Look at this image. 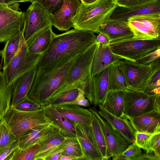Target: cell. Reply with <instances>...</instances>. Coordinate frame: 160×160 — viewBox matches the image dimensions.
<instances>
[{"label": "cell", "mask_w": 160, "mask_h": 160, "mask_svg": "<svg viewBox=\"0 0 160 160\" xmlns=\"http://www.w3.org/2000/svg\"><path fill=\"white\" fill-rule=\"evenodd\" d=\"M121 64L125 74L128 89L142 90L155 71L160 68V59L149 64H143L127 60Z\"/></svg>", "instance_id": "10"}, {"label": "cell", "mask_w": 160, "mask_h": 160, "mask_svg": "<svg viewBox=\"0 0 160 160\" xmlns=\"http://www.w3.org/2000/svg\"><path fill=\"white\" fill-rule=\"evenodd\" d=\"M63 150V149L59 145L48 154L45 160H58Z\"/></svg>", "instance_id": "46"}, {"label": "cell", "mask_w": 160, "mask_h": 160, "mask_svg": "<svg viewBox=\"0 0 160 160\" xmlns=\"http://www.w3.org/2000/svg\"><path fill=\"white\" fill-rule=\"evenodd\" d=\"M98 0H80L81 3L85 5H88L92 4Z\"/></svg>", "instance_id": "51"}, {"label": "cell", "mask_w": 160, "mask_h": 160, "mask_svg": "<svg viewBox=\"0 0 160 160\" xmlns=\"http://www.w3.org/2000/svg\"><path fill=\"white\" fill-rule=\"evenodd\" d=\"M63 0H32L31 2L37 3L44 8L52 15L61 7Z\"/></svg>", "instance_id": "40"}, {"label": "cell", "mask_w": 160, "mask_h": 160, "mask_svg": "<svg viewBox=\"0 0 160 160\" xmlns=\"http://www.w3.org/2000/svg\"><path fill=\"white\" fill-rule=\"evenodd\" d=\"M98 112L112 128L131 145L135 142L136 131L129 121L124 117H119L108 112L99 104Z\"/></svg>", "instance_id": "16"}, {"label": "cell", "mask_w": 160, "mask_h": 160, "mask_svg": "<svg viewBox=\"0 0 160 160\" xmlns=\"http://www.w3.org/2000/svg\"><path fill=\"white\" fill-rule=\"evenodd\" d=\"M141 148L135 142L130 145L120 155L112 158L114 160H136L142 153Z\"/></svg>", "instance_id": "38"}, {"label": "cell", "mask_w": 160, "mask_h": 160, "mask_svg": "<svg viewBox=\"0 0 160 160\" xmlns=\"http://www.w3.org/2000/svg\"><path fill=\"white\" fill-rule=\"evenodd\" d=\"M9 2L6 0H0V3Z\"/></svg>", "instance_id": "53"}, {"label": "cell", "mask_w": 160, "mask_h": 160, "mask_svg": "<svg viewBox=\"0 0 160 160\" xmlns=\"http://www.w3.org/2000/svg\"><path fill=\"white\" fill-rule=\"evenodd\" d=\"M0 63V121L11 106L13 91L12 85L7 82L2 72V61Z\"/></svg>", "instance_id": "31"}, {"label": "cell", "mask_w": 160, "mask_h": 160, "mask_svg": "<svg viewBox=\"0 0 160 160\" xmlns=\"http://www.w3.org/2000/svg\"><path fill=\"white\" fill-rule=\"evenodd\" d=\"M147 152H153L160 158V132L153 134L151 137L147 146Z\"/></svg>", "instance_id": "41"}, {"label": "cell", "mask_w": 160, "mask_h": 160, "mask_svg": "<svg viewBox=\"0 0 160 160\" xmlns=\"http://www.w3.org/2000/svg\"><path fill=\"white\" fill-rule=\"evenodd\" d=\"M59 145L63 150L61 155L73 156L77 157L78 160L81 159L82 151L77 137L66 138Z\"/></svg>", "instance_id": "34"}, {"label": "cell", "mask_w": 160, "mask_h": 160, "mask_svg": "<svg viewBox=\"0 0 160 160\" xmlns=\"http://www.w3.org/2000/svg\"><path fill=\"white\" fill-rule=\"evenodd\" d=\"M117 6L115 0H98L88 5L81 3L72 19L74 29L99 33L100 26L110 19Z\"/></svg>", "instance_id": "4"}, {"label": "cell", "mask_w": 160, "mask_h": 160, "mask_svg": "<svg viewBox=\"0 0 160 160\" xmlns=\"http://www.w3.org/2000/svg\"><path fill=\"white\" fill-rule=\"evenodd\" d=\"M121 60V59L112 52L109 44L103 45L98 42L92 63V77Z\"/></svg>", "instance_id": "20"}, {"label": "cell", "mask_w": 160, "mask_h": 160, "mask_svg": "<svg viewBox=\"0 0 160 160\" xmlns=\"http://www.w3.org/2000/svg\"><path fill=\"white\" fill-rule=\"evenodd\" d=\"M96 41L99 43L103 45H108L110 43L108 38L102 34L99 33L96 36Z\"/></svg>", "instance_id": "49"}, {"label": "cell", "mask_w": 160, "mask_h": 160, "mask_svg": "<svg viewBox=\"0 0 160 160\" xmlns=\"http://www.w3.org/2000/svg\"><path fill=\"white\" fill-rule=\"evenodd\" d=\"M89 109L96 116L101 123L105 137L110 158L120 155L130 144L98 114L95 106Z\"/></svg>", "instance_id": "14"}, {"label": "cell", "mask_w": 160, "mask_h": 160, "mask_svg": "<svg viewBox=\"0 0 160 160\" xmlns=\"http://www.w3.org/2000/svg\"><path fill=\"white\" fill-rule=\"evenodd\" d=\"M96 38L91 31L75 29L59 34L54 33L36 68L54 66L69 61L85 51Z\"/></svg>", "instance_id": "1"}, {"label": "cell", "mask_w": 160, "mask_h": 160, "mask_svg": "<svg viewBox=\"0 0 160 160\" xmlns=\"http://www.w3.org/2000/svg\"><path fill=\"white\" fill-rule=\"evenodd\" d=\"M112 52L121 59L133 62L160 48V38L142 39L132 37L110 42Z\"/></svg>", "instance_id": "6"}, {"label": "cell", "mask_w": 160, "mask_h": 160, "mask_svg": "<svg viewBox=\"0 0 160 160\" xmlns=\"http://www.w3.org/2000/svg\"><path fill=\"white\" fill-rule=\"evenodd\" d=\"M58 104H73L84 107H89L90 105L89 101L85 97L83 91L80 89H79L78 93L74 99L70 102H63Z\"/></svg>", "instance_id": "44"}, {"label": "cell", "mask_w": 160, "mask_h": 160, "mask_svg": "<svg viewBox=\"0 0 160 160\" xmlns=\"http://www.w3.org/2000/svg\"><path fill=\"white\" fill-rule=\"evenodd\" d=\"M65 138L53 124L48 132L39 142L41 147L35 160H45L48 154L59 145Z\"/></svg>", "instance_id": "22"}, {"label": "cell", "mask_w": 160, "mask_h": 160, "mask_svg": "<svg viewBox=\"0 0 160 160\" xmlns=\"http://www.w3.org/2000/svg\"><path fill=\"white\" fill-rule=\"evenodd\" d=\"M109 67L92 77L93 101L94 106L102 104L108 91Z\"/></svg>", "instance_id": "26"}, {"label": "cell", "mask_w": 160, "mask_h": 160, "mask_svg": "<svg viewBox=\"0 0 160 160\" xmlns=\"http://www.w3.org/2000/svg\"><path fill=\"white\" fill-rule=\"evenodd\" d=\"M8 2H31L32 0H6Z\"/></svg>", "instance_id": "52"}, {"label": "cell", "mask_w": 160, "mask_h": 160, "mask_svg": "<svg viewBox=\"0 0 160 160\" xmlns=\"http://www.w3.org/2000/svg\"><path fill=\"white\" fill-rule=\"evenodd\" d=\"M44 109L47 117L66 138L77 137L73 122L57 111L53 105H49L46 106Z\"/></svg>", "instance_id": "24"}, {"label": "cell", "mask_w": 160, "mask_h": 160, "mask_svg": "<svg viewBox=\"0 0 160 160\" xmlns=\"http://www.w3.org/2000/svg\"><path fill=\"white\" fill-rule=\"evenodd\" d=\"M98 42L96 40L79 55L63 85L52 95L68 90H82L91 104L93 101V87L91 68Z\"/></svg>", "instance_id": "3"}, {"label": "cell", "mask_w": 160, "mask_h": 160, "mask_svg": "<svg viewBox=\"0 0 160 160\" xmlns=\"http://www.w3.org/2000/svg\"><path fill=\"white\" fill-rule=\"evenodd\" d=\"M18 146V139L9 145L0 155V160H6L7 158Z\"/></svg>", "instance_id": "47"}, {"label": "cell", "mask_w": 160, "mask_h": 160, "mask_svg": "<svg viewBox=\"0 0 160 160\" xmlns=\"http://www.w3.org/2000/svg\"><path fill=\"white\" fill-rule=\"evenodd\" d=\"M121 61L109 67L108 91L125 90L128 89L127 80L121 66Z\"/></svg>", "instance_id": "30"}, {"label": "cell", "mask_w": 160, "mask_h": 160, "mask_svg": "<svg viewBox=\"0 0 160 160\" xmlns=\"http://www.w3.org/2000/svg\"><path fill=\"white\" fill-rule=\"evenodd\" d=\"M78 92L79 89H73L52 95L49 99V105H54L72 101L76 97Z\"/></svg>", "instance_id": "37"}, {"label": "cell", "mask_w": 160, "mask_h": 160, "mask_svg": "<svg viewBox=\"0 0 160 160\" xmlns=\"http://www.w3.org/2000/svg\"><path fill=\"white\" fill-rule=\"evenodd\" d=\"M154 110L160 112V95H149L142 90H125L123 117L133 118Z\"/></svg>", "instance_id": "7"}, {"label": "cell", "mask_w": 160, "mask_h": 160, "mask_svg": "<svg viewBox=\"0 0 160 160\" xmlns=\"http://www.w3.org/2000/svg\"><path fill=\"white\" fill-rule=\"evenodd\" d=\"M81 4L80 0H63L61 8L50 15L52 26L61 31H67L73 28L72 19L77 14Z\"/></svg>", "instance_id": "15"}, {"label": "cell", "mask_w": 160, "mask_h": 160, "mask_svg": "<svg viewBox=\"0 0 160 160\" xmlns=\"http://www.w3.org/2000/svg\"><path fill=\"white\" fill-rule=\"evenodd\" d=\"M152 135L149 133L136 132L135 134V142L138 146L146 152L147 151L148 144L151 137Z\"/></svg>", "instance_id": "43"}, {"label": "cell", "mask_w": 160, "mask_h": 160, "mask_svg": "<svg viewBox=\"0 0 160 160\" xmlns=\"http://www.w3.org/2000/svg\"><path fill=\"white\" fill-rule=\"evenodd\" d=\"M1 55V51H0V55Z\"/></svg>", "instance_id": "54"}, {"label": "cell", "mask_w": 160, "mask_h": 160, "mask_svg": "<svg viewBox=\"0 0 160 160\" xmlns=\"http://www.w3.org/2000/svg\"><path fill=\"white\" fill-rule=\"evenodd\" d=\"M25 42L22 30L5 42L4 48L1 51L2 69L8 65Z\"/></svg>", "instance_id": "29"}, {"label": "cell", "mask_w": 160, "mask_h": 160, "mask_svg": "<svg viewBox=\"0 0 160 160\" xmlns=\"http://www.w3.org/2000/svg\"><path fill=\"white\" fill-rule=\"evenodd\" d=\"M98 30L110 42L133 36L127 20L109 19L100 26Z\"/></svg>", "instance_id": "17"}, {"label": "cell", "mask_w": 160, "mask_h": 160, "mask_svg": "<svg viewBox=\"0 0 160 160\" xmlns=\"http://www.w3.org/2000/svg\"><path fill=\"white\" fill-rule=\"evenodd\" d=\"M142 90L151 95H160V68L151 77Z\"/></svg>", "instance_id": "36"}, {"label": "cell", "mask_w": 160, "mask_h": 160, "mask_svg": "<svg viewBox=\"0 0 160 160\" xmlns=\"http://www.w3.org/2000/svg\"><path fill=\"white\" fill-rule=\"evenodd\" d=\"M156 0H115L118 6L129 8L153 2Z\"/></svg>", "instance_id": "45"}, {"label": "cell", "mask_w": 160, "mask_h": 160, "mask_svg": "<svg viewBox=\"0 0 160 160\" xmlns=\"http://www.w3.org/2000/svg\"><path fill=\"white\" fill-rule=\"evenodd\" d=\"M18 2L0 3V43L5 42L23 28L25 12Z\"/></svg>", "instance_id": "8"}, {"label": "cell", "mask_w": 160, "mask_h": 160, "mask_svg": "<svg viewBox=\"0 0 160 160\" xmlns=\"http://www.w3.org/2000/svg\"><path fill=\"white\" fill-rule=\"evenodd\" d=\"M136 160H160V158L156 156L153 152H142L137 157Z\"/></svg>", "instance_id": "48"}, {"label": "cell", "mask_w": 160, "mask_h": 160, "mask_svg": "<svg viewBox=\"0 0 160 160\" xmlns=\"http://www.w3.org/2000/svg\"><path fill=\"white\" fill-rule=\"evenodd\" d=\"M153 13H160V0L129 8L117 6L110 19L127 20L131 17Z\"/></svg>", "instance_id": "19"}, {"label": "cell", "mask_w": 160, "mask_h": 160, "mask_svg": "<svg viewBox=\"0 0 160 160\" xmlns=\"http://www.w3.org/2000/svg\"><path fill=\"white\" fill-rule=\"evenodd\" d=\"M52 124H43L30 128L18 139V147L24 149L39 143L48 132Z\"/></svg>", "instance_id": "28"}, {"label": "cell", "mask_w": 160, "mask_h": 160, "mask_svg": "<svg viewBox=\"0 0 160 160\" xmlns=\"http://www.w3.org/2000/svg\"><path fill=\"white\" fill-rule=\"evenodd\" d=\"M82 153L81 160H102L92 127L73 122Z\"/></svg>", "instance_id": "13"}, {"label": "cell", "mask_w": 160, "mask_h": 160, "mask_svg": "<svg viewBox=\"0 0 160 160\" xmlns=\"http://www.w3.org/2000/svg\"><path fill=\"white\" fill-rule=\"evenodd\" d=\"M127 21L133 37L142 39L160 38V13L133 16Z\"/></svg>", "instance_id": "11"}, {"label": "cell", "mask_w": 160, "mask_h": 160, "mask_svg": "<svg viewBox=\"0 0 160 160\" xmlns=\"http://www.w3.org/2000/svg\"><path fill=\"white\" fill-rule=\"evenodd\" d=\"M54 33L52 26L37 33L26 42L28 50L35 54H42L48 48Z\"/></svg>", "instance_id": "25"}, {"label": "cell", "mask_w": 160, "mask_h": 160, "mask_svg": "<svg viewBox=\"0 0 160 160\" xmlns=\"http://www.w3.org/2000/svg\"><path fill=\"white\" fill-rule=\"evenodd\" d=\"M41 145L35 143L24 149L17 147L7 158L6 160H35Z\"/></svg>", "instance_id": "33"}, {"label": "cell", "mask_w": 160, "mask_h": 160, "mask_svg": "<svg viewBox=\"0 0 160 160\" xmlns=\"http://www.w3.org/2000/svg\"><path fill=\"white\" fill-rule=\"evenodd\" d=\"M92 113L91 126L94 136L102 160H108L110 158L105 134L99 120L93 113Z\"/></svg>", "instance_id": "32"}, {"label": "cell", "mask_w": 160, "mask_h": 160, "mask_svg": "<svg viewBox=\"0 0 160 160\" xmlns=\"http://www.w3.org/2000/svg\"><path fill=\"white\" fill-rule=\"evenodd\" d=\"M78 55L63 64L37 69L27 96L42 106L49 105L50 98L65 82Z\"/></svg>", "instance_id": "2"}, {"label": "cell", "mask_w": 160, "mask_h": 160, "mask_svg": "<svg viewBox=\"0 0 160 160\" xmlns=\"http://www.w3.org/2000/svg\"><path fill=\"white\" fill-rule=\"evenodd\" d=\"M16 109L23 111H33L43 109L42 106L30 99L27 96L14 107Z\"/></svg>", "instance_id": "39"}, {"label": "cell", "mask_w": 160, "mask_h": 160, "mask_svg": "<svg viewBox=\"0 0 160 160\" xmlns=\"http://www.w3.org/2000/svg\"><path fill=\"white\" fill-rule=\"evenodd\" d=\"M25 12L22 31L26 42L40 31L52 26L50 15L38 3L32 2Z\"/></svg>", "instance_id": "12"}, {"label": "cell", "mask_w": 160, "mask_h": 160, "mask_svg": "<svg viewBox=\"0 0 160 160\" xmlns=\"http://www.w3.org/2000/svg\"><path fill=\"white\" fill-rule=\"evenodd\" d=\"M160 48H159L144 55L136 62L143 64H149L160 59Z\"/></svg>", "instance_id": "42"}, {"label": "cell", "mask_w": 160, "mask_h": 160, "mask_svg": "<svg viewBox=\"0 0 160 160\" xmlns=\"http://www.w3.org/2000/svg\"><path fill=\"white\" fill-rule=\"evenodd\" d=\"M44 108L28 112L20 111L10 106L1 121L6 124L18 139L32 128L53 123L46 116Z\"/></svg>", "instance_id": "5"}, {"label": "cell", "mask_w": 160, "mask_h": 160, "mask_svg": "<svg viewBox=\"0 0 160 160\" xmlns=\"http://www.w3.org/2000/svg\"><path fill=\"white\" fill-rule=\"evenodd\" d=\"M78 158L73 156L61 155L59 158L58 160H76Z\"/></svg>", "instance_id": "50"}, {"label": "cell", "mask_w": 160, "mask_h": 160, "mask_svg": "<svg viewBox=\"0 0 160 160\" xmlns=\"http://www.w3.org/2000/svg\"><path fill=\"white\" fill-rule=\"evenodd\" d=\"M17 139L6 124L0 121V155L7 147Z\"/></svg>", "instance_id": "35"}, {"label": "cell", "mask_w": 160, "mask_h": 160, "mask_svg": "<svg viewBox=\"0 0 160 160\" xmlns=\"http://www.w3.org/2000/svg\"><path fill=\"white\" fill-rule=\"evenodd\" d=\"M37 70L34 68L28 71L20 77L12 85L11 106L14 107L27 96Z\"/></svg>", "instance_id": "23"}, {"label": "cell", "mask_w": 160, "mask_h": 160, "mask_svg": "<svg viewBox=\"0 0 160 160\" xmlns=\"http://www.w3.org/2000/svg\"><path fill=\"white\" fill-rule=\"evenodd\" d=\"M56 109L72 122L86 125H91L92 113L88 109L73 104L53 105Z\"/></svg>", "instance_id": "21"}, {"label": "cell", "mask_w": 160, "mask_h": 160, "mask_svg": "<svg viewBox=\"0 0 160 160\" xmlns=\"http://www.w3.org/2000/svg\"><path fill=\"white\" fill-rule=\"evenodd\" d=\"M126 118L136 132L152 134L160 132V111L154 110L136 117Z\"/></svg>", "instance_id": "18"}, {"label": "cell", "mask_w": 160, "mask_h": 160, "mask_svg": "<svg viewBox=\"0 0 160 160\" xmlns=\"http://www.w3.org/2000/svg\"><path fill=\"white\" fill-rule=\"evenodd\" d=\"M125 90H109L102 104L111 114L119 117L123 115Z\"/></svg>", "instance_id": "27"}, {"label": "cell", "mask_w": 160, "mask_h": 160, "mask_svg": "<svg viewBox=\"0 0 160 160\" xmlns=\"http://www.w3.org/2000/svg\"><path fill=\"white\" fill-rule=\"evenodd\" d=\"M41 55L29 52L25 42L8 65L2 69L7 83L12 85L22 76L36 68Z\"/></svg>", "instance_id": "9"}]
</instances>
